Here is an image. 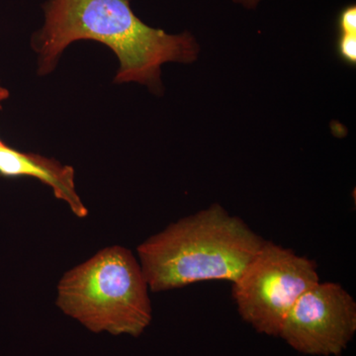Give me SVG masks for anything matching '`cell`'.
Listing matches in <instances>:
<instances>
[{
	"instance_id": "cell-4",
	"label": "cell",
	"mask_w": 356,
	"mask_h": 356,
	"mask_svg": "<svg viewBox=\"0 0 356 356\" xmlns=\"http://www.w3.org/2000/svg\"><path fill=\"white\" fill-rule=\"evenodd\" d=\"M318 282L315 262L266 241L233 282V297L241 317L255 331L278 337L297 300Z\"/></svg>"
},
{
	"instance_id": "cell-8",
	"label": "cell",
	"mask_w": 356,
	"mask_h": 356,
	"mask_svg": "<svg viewBox=\"0 0 356 356\" xmlns=\"http://www.w3.org/2000/svg\"><path fill=\"white\" fill-rule=\"evenodd\" d=\"M339 34H356V6H346L337 17Z\"/></svg>"
},
{
	"instance_id": "cell-2",
	"label": "cell",
	"mask_w": 356,
	"mask_h": 356,
	"mask_svg": "<svg viewBox=\"0 0 356 356\" xmlns=\"http://www.w3.org/2000/svg\"><path fill=\"white\" fill-rule=\"evenodd\" d=\"M266 241L219 204L172 222L137 248L149 290L235 282Z\"/></svg>"
},
{
	"instance_id": "cell-1",
	"label": "cell",
	"mask_w": 356,
	"mask_h": 356,
	"mask_svg": "<svg viewBox=\"0 0 356 356\" xmlns=\"http://www.w3.org/2000/svg\"><path fill=\"white\" fill-rule=\"evenodd\" d=\"M44 24L32 38L39 74H50L63 51L81 40L99 42L119 60L114 83H139L161 93V65L191 64L199 46L189 32L170 35L149 27L134 13L131 0H47Z\"/></svg>"
},
{
	"instance_id": "cell-10",
	"label": "cell",
	"mask_w": 356,
	"mask_h": 356,
	"mask_svg": "<svg viewBox=\"0 0 356 356\" xmlns=\"http://www.w3.org/2000/svg\"><path fill=\"white\" fill-rule=\"evenodd\" d=\"M8 97L9 91L7 90L6 88H4L3 86H0V110H2V102H3L4 100H6ZM3 144L4 143L0 140V147H1Z\"/></svg>"
},
{
	"instance_id": "cell-9",
	"label": "cell",
	"mask_w": 356,
	"mask_h": 356,
	"mask_svg": "<svg viewBox=\"0 0 356 356\" xmlns=\"http://www.w3.org/2000/svg\"><path fill=\"white\" fill-rule=\"evenodd\" d=\"M236 3L241 4V6L245 7L248 9H254L259 6L261 0H233Z\"/></svg>"
},
{
	"instance_id": "cell-3",
	"label": "cell",
	"mask_w": 356,
	"mask_h": 356,
	"mask_svg": "<svg viewBox=\"0 0 356 356\" xmlns=\"http://www.w3.org/2000/svg\"><path fill=\"white\" fill-rule=\"evenodd\" d=\"M149 285L127 248H102L58 281L57 306L91 331L138 337L153 317Z\"/></svg>"
},
{
	"instance_id": "cell-5",
	"label": "cell",
	"mask_w": 356,
	"mask_h": 356,
	"mask_svg": "<svg viewBox=\"0 0 356 356\" xmlns=\"http://www.w3.org/2000/svg\"><path fill=\"white\" fill-rule=\"evenodd\" d=\"M356 332V303L341 284L318 282L297 300L280 336L307 355L337 356Z\"/></svg>"
},
{
	"instance_id": "cell-7",
	"label": "cell",
	"mask_w": 356,
	"mask_h": 356,
	"mask_svg": "<svg viewBox=\"0 0 356 356\" xmlns=\"http://www.w3.org/2000/svg\"><path fill=\"white\" fill-rule=\"evenodd\" d=\"M337 54L344 64H356V34H339L337 40Z\"/></svg>"
},
{
	"instance_id": "cell-6",
	"label": "cell",
	"mask_w": 356,
	"mask_h": 356,
	"mask_svg": "<svg viewBox=\"0 0 356 356\" xmlns=\"http://www.w3.org/2000/svg\"><path fill=\"white\" fill-rule=\"evenodd\" d=\"M0 177L36 178L50 186L56 198L67 203L76 217L88 215V210L76 192L74 168L62 165L57 159L23 153L3 144L0 147Z\"/></svg>"
}]
</instances>
